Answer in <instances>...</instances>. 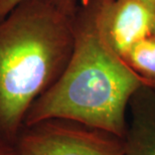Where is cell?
<instances>
[{
	"mask_svg": "<svg viewBox=\"0 0 155 155\" xmlns=\"http://www.w3.org/2000/svg\"><path fill=\"white\" fill-rule=\"evenodd\" d=\"M155 5L149 0H113L106 30L114 49L123 57L136 42L152 35Z\"/></svg>",
	"mask_w": 155,
	"mask_h": 155,
	"instance_id": "277c9868",
	"label": "cell"
},
{
	"mask_svg": "<svg viewBox=\"0 0 155 155\" xmlns=\"http://www.w3.org/2000/svg\"><path fill=\"white\" fill-rule=\"evenodd\" d=\"M122 58L136 74L155 86V35L139 40Z\"/></svg>",
	"mask_w": 155,
	"mask_h": 155,
	"instance_id": "8992f818",
	"label": "cell"
},
{
	"mask_svg": "<svg viewBox=\"0 0 155 155\" xmlns=\"http://www.w3.org/2000/svg\"><path fill=\"white\" fill-rule=\"evenodd\" d=\"M152 35H155V24H154V27H153V32H152Z\"/></svg>",
	"mask_w": 155,
	"mask_h": 155,
	"instance_id": "9c48e42d",
	"label": "cell"
},
{
	"mask_svg": "<svg viewBox=\"0 0 155 155\" xmlns=\"http://www.w3.org/2000/svg\"><path fill=\"white\" fill-rule=\"evenodd\" d=\"M128 111L124 155H155V86L142 85L132 96Z\"/></svg>",
	"mask_w": 155,
	"mask_h": 155,
	"instance_id": "5b68a950",
	"label": "cell"
},
{
	"mask_svg": "<svg viewBox=\"0 0 155 155\" xmlns=\"http://www.w3.org/2000/svg\"><path fill=\"white\" fill-rule=\"evenodd\" d=\"M149 1H150L151 3H153V4L155 5V0H149Z\"/></svg>",
	"mask_w": 155,
	"mask_h": 155,
	"instance_id": "30bf717a",
	"label": "cell"
},
{
	"mask_svg": "<svg viewBox=\"0 0 155 155\" xmlns=\"http://www.w3.org/2000/svg\"><path fill=\"white\" fill-rule=\"evenodd\" d=\"M112 1L82 0L78 5L69 63L32 104L24 126L63 119L124 136L129 102L149 83L126 64L108 38L106 21Z\"/></svg>",
	"mask_w": 155,
	"mask_h": 155,
	"instance_id": "6da1fadb",
	"label": "cell"
},
{
	"mask_svg": "<svg viewBox=\"0 0 155 155\" xmlns=\"http://www.w3.org/2000/svg\"><path fill=\"white\" fill-rule=\"evenodd\" d=\"M22 1L23 0H0V19L5 17L15 6ZM58 1H60L61 4L69 6V7H78L77 0H58Z\"/></svg>",
	"mask_w": 155,
	"mask_h": 155,
	"instance_id": "52a82bcc",
	"label": "cell"
},
{
	"mask_svg": "<svg viewBox=\"0 0 155 155\" xmlns=\"http://www.w3.org/2000/svg\"><path fill=\"white\" fill-rule=\"evenodd\" d=\"M77 8L23 0L0 19V135L13 137L30 107L66 69Z\"/></svg>",
	"mask_w": 155,
	"mask_h": 155,
	"instance_id": "7a4b0ae2",
	"label": "cell"
},
{
	"mask_svg": "<svg viewBox=\"0 0 155 155\" xmlns=\"http://www.w3.org/2000/svg\"><path fill=\"white\" fill-rule=\"evenodd\" d=\"M0 155H19V153L17 149H13L4 142L0 141Z\"/></svg>",
	"mask_w": 155,
	"mask_h": 155,
	"instance_id": "ba28073f",
	"label": "cell"
},
{
	"mask_svg": "<svg viewBox=\"0 0 155 155\" xmlns=\"http://www.w3.org/2000/svg\"><path fill=\"white\" fill-rule=\"evenodd\" d=\"M16 149L19 155H124L122 137L63 119L24 126Z\"/></svg>",
	"mask_w": 155,
	"mask_h": 155,
	"instance_id": "3957f363",
	"label": "cell"
}]
</instances>
